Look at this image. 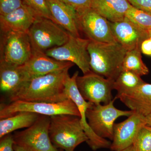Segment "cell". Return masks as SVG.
Returning <instances> with one entry per match:
<instances>
[{
    "label": "cell",
    "instance_id": "1",
    "mask_svg": "<svg viewBox=\"0 0 151 151\" xmlns=\"http://www.w3.org/2000/svg\"><path fill=\"white\" fill-rule=\"evenodd\" d=\"M70 68L30 79L8 97L9 102L21 100L58 103L68 100L69 98L65 91V84L70 76Z\"/></svg>",
    "mask_w": 151,
    "mask_h": 151
},
{
    "label": "cell",
    "instance_id": "2",
    "mask_svg": "<svg viewBox=\"0 0 151 151\" xmlns=\"http://www.w3.org/2000/svg\"><path fill=\"white\" fill-rule=\"evenodd\" d=\"M88 50L91 71L115 81L122 71L124 57L128 50L118 42L100 43L90 41Z\"/></svg>",
    "mask_w": 151,
    "mask_h": 151
},
{
    "label": "cell",
    "instance_id": "3",
    "mask_svg": "<svg viewBox=\"0 0 151 151\" xmlns=\"http://www.w3.org/2000/svg\"><path fill=\"white\" fill-rule=\"evenodd\" d=\"M49 134L53 145L64 151H74L77 146L88 141L80 117L69 114L50 117Z\"/></svg>",
    "mask_w": 151,
    "mask_h": 151
},
{
    "label": "cell",
    "instance_id": "4",
    "mask_svg": "<svg viewBox=\"0 0 151 151\" xmlns=\"http://www.w3.org/2000/svg\"><path fill=\"white\" fill-rule=\"evenodd\" d=\"M27 33L32 51L44 52L64 44L70 36V33L56 23L41 17H38Z\"/></svg>",
    "mask_w": 151,
    "mask_h": 151
},
{
    "label": "cell",
    "instance_id": "5",
    "mask_svg": "<svg viewBox=\"0 0 151 151\" xmlns=\"http://www.w3.org/2000/svg\"><path fill=\"white\" fill-rule=\"evenodd\" d=\"M29 112L51 117L69 114L80 117L77 106L70 98L58 103L28 102L17 100L8 104H1L0 119H4L20 112Z\"/></svg>",
    "mask_w": 151,
    "mask_h": 151
},
{
    "label": "cell",
    "instance_id": "6",
    "mask_svg": "<svg viewBox=\"0 0 151 151\" xmlns=\"http://www.w3.org/2000/svg\"><path fill=\"white\" fill-rule=\"evenodd\" d=\"M113 99L107 104H92L86 110V118L90 128L96 134L113 140V128L116 119L122 116L128 117L134 111H123L115 107Z\"/></svg>",
    "mask_w": 151,
    "mask_h": 151
},
{
    "label": "cell",
    "instance_id": "7",
    "mask_svg": "<svg viewBox=\"0 0 151 151\" xmlns=\"http://www.w3.org/2000/svg\"><path fill=\"white\" fill-rule=\"evenodd\" d=\"M50 117L41 115L31 127L14 133V144L27 151H59L50 137Z\"/></svg>",
    "mask_w": 151,
    "mask_h": 151
},
{
    "label": "cell",
    "instance_id": "8",
    "mask_svg": "<svg viewBox=\"0 0 151 151\" xmlns=\"http://www.w3.org/2000/svg\"><path fill=\"white\" fill-rule=\"evenodd\" d=\"M89 40L70 34L68 40L61 46L45 52L47 56L56 60L70 62L76 64L83 74L91 71L90 56L88 50Z\"/></svg>",
    "mask_w": 151,
    "mask_h": 151
},
{
    "label": "cell",
    "instance_id": "9",
    "mask_svg": "<svg viewBox=\"0 0 151 151\" xmlns=\"http://www.w3.org/2000/svg\"><path fill=\"white\" fill-rule=\"evenodd\" d=\"M0 43V61L21 65L32 55V47L27 32H1Z\"/></svg>",
    "mask_w": 151,
    "mask_h": 151
},
{
    "label": "cell",
    "instance_id": "10",
    "mask_svg": "<svg viewBox=\"0 0 151 151\" xmlns=\"http://www.w3.org/2000/svg\"><path fill=\"white\" fill-rule=\"evenodd\" d=\"M114 82L92 71L78 75L76 79L77 88L84 100L96 104H107L113 100Z\"/></svg>",
    "mask_w": 151,
    "mask_h": 151
},
{
    "label": "cell",
    "instance_id": "11",
    "mask_svg": "<svg viewBox=\"0 0 151 151\" xmlns=\"http://www.w3.org/2000/svg\"><path fill=\"white\" fill-rule=\"evenodd\" d=\"M79 31L90 41L100 43L117 42L111 29V23L91 8L77 13Z\"/></svg>",
    "mask_w": 151,
    "mask_h": 151
},
{
    "label": "cell",
    "instance_id": "12",
    "mask_svg": "<svg viewBox=\"0 0 151 151\" xmlns=\"http://www.w3.org/2000/svg\"><path fill=\"white\" fill-rule=\"evenodd\" d=\"M78 75V71H76L72 76H69L68 77L65 84V91L68 96L73 100L78 108L81 124L88 138L87 144L94 151L100 149L110 148L111 142L97 136L88 124L86 118V110L93 103L84 100L78 91L76 83V77Z\"/></svg>",
    "mask_w": 151,
    "mask_h": 151
},
{
    "label": "cell",
    "instance_id": "13",
    "mask_svg": "<svg viewBox=\"0 0 151 151\" xmlns=\"http://www.w3.org/2000/svg\"><path fill=\"white\" fill-rule=\"evenodd\" d=\"M74 65L71 62L56 60L45 52L32 51L27 62L19 66L28 81L35 77L70 68Z\"/></svg>",
    "mask_w": 151,
    "mask_h": 151
},
{
    "label": "cell",
    "instance_id": "14",
    "mask_svg": "<svg viewBox=\"0 0 151 151\" xmlns=\"http://www.w3.org/2000/svg\"><path fill=\"white\" fill-rule=\"evenodd\" d=\"M145 125V117L135 112L125 121L115 124L110 149L121 151L132 145L139 131Z\"/></svg>",
    "mask_w": 151,
    "mask_h": 151
},
{
    "label": "cell",
    "instance_id": "15",
    "mask_svg": "<svg viewBox=\"0 0 151 151\" xmlns=\"http://www.w3.org/2000/svg\"><path fill=\"white\" fill-rule=\"evenodd\" d=\"M110 23L116 41L127 50L141 47L143 42L150 37L148 32L135 24L127 17L122 21Z\"/></svg>",
    "mask_w": 151,
    "mask_h": 151
},
{
    "label": "cell",
    "instance_id": "16",
    "mask_svg": "<svg viewBox=\"0 0 151 151\" xmlns=\"http://www.w3.org/2000/svg\"><path fill=\"white\" fill-rule=\"evenodd\" d=\"M38 16L32 9L24 3L20 7L10 13L0 15L1 32H28Z\"/></svg>",
    "mask_w": 151,
    "mask_h": 151
},
{
    "label": "cell",
    "instance_id": "17",
    "mask_svg": "<svg viewBox=\"0 0 151 151\" xmlns=\"http://www.w3.org/2000/svg\"><path fill=\"white\" fill-rule=\"evenodd\" d=\"M54 22L70 34L80 37L77 25V14L73 8L61 0H46Z\"/></svg>",
    "mask_w": 151,
    "mask_h": 151
},
{
    "label": "cell",
    "instance_id": "18",
    "mask_svg": "<svg viewBox=\"0 0 151 151\" xmlns=\"http://www.w3.org/2000/svg\"><path fill=\"white\" fill-rule=\"evenodd\" d=\"M115 99H120L130 110L146 117L151 113V84L145 82L132 92Z\"/></svg>",
    "mask_w": 151,
    "mask_h": 151
},
{
    "label": "cell",
    "instance_id": "19",
    "mask_svg": "<svg viewBox=\"0 0 151 151\" xmlns=\"http://www.w3.org/2000/svg\"><path fill=\"white\" fill-rule=\"evenodd\" d=\"M19 65L0 61V89L9 97L27 82Z\"/></svg>",
    "mask_w": 151,
    "mask_h": 151
},
{
    "label": "cell",
    "instance_id": "20",
    "mask_svg": "<svg viewBox=\"0 0 151 151\" xmlns=\"http://www.w3.org/2000/svg\"><path fill=\"white\" fill-rule=\"evenodd\" d=\"M132 6L128 0H91V8L111 22L124 20Z\"/></svg>",
    "mask_w": 151,
    "mask_h": 151
},
{
    "label": "cell",
    "instance_id": "21",
    "mask_svg": "<svg viewBox=\"0 0 151 151\" xmlns=\"http://www.w3.org/2000/svg\"><path fill=\"white\" fill-rule=\"evenodd\" d=\"M41 115L29 112H20L0 120V138L12 132L23 128H29Z\"/></svg>",
    "mask_w": 151,
    "mask_h": 151
},
{
    "label": "cell",
    "instance_id": "22",
    "mask_svg": "<svg viewBox=\"0 0 151 151\" xmlns=\"http://www.w3.org/2000/svg\"><path fill=\"white\" fill-rule=\"evenodd\" d=\"M141 77L130 71L122 70L114 81L113 88L117 91L115 98L132 92L145 83Z\"/></svg>",
    "mask_w": 151,
    "mask_h": 151
},
{
    "label": "cell",
    "instance_id": "23",
    "mask_svg": "<svg viewBox=\"0 0 151 151\" xmlns=\"http://www.w3.org/2000/svg\"><path fill=\"white\" fill-rule=\"evenodd\" d=\"M141 47L128 50L124 57L122 70L130 71L142 76L147 75L149 69L142 60Z\"/></svg>",
    "mask_w": 151,
    "mask_h": 151
},
{
    "label": "cell",
    "instance_id": "24",
    "mask_svg": "<svg viewBox=\"0 0 151 151\" xmlns=\"http://www.w3.org/2000/svg\"><path fill=\"white\" fill-rule=\"evenodd\" d=\"M126 17L145 30H151V15L132 6L127 11Z\"/></svg>",
    "mask_w": 151,
    "mask_h": 151
},
{
    "label": "cell",
    "instance_id": "25",
    "mask_svg": "<svg viewBox=\"0 0 151 151\" xmlns=\"http://www.w3.org/2000/svg\"><path fill=\"white\" fill-rule=\"evenodd\" d=\"M133 145L137 151H151V127L145 125L142 127Z\"/></svg>",
    "mask_w": 151,
    "mask_h": 151
},
{
    "label": "cell",
    "instance_id": "26",
    "mask_svg": "<svg viewBox=\"0 0 151 151\" xmlns=\"http://www.w3.org/2000/svg\"><path fill=\"white\" fill-rule=\"evenodd\" d=\"M23 1L24 3L35 12L38 16L41 17L46 18L54 22V19L52 16L49 9L46 0H23Z\"/></svg>",
    "mask_w": 151,
    "mask_h": 151
},
{
    "label": "cell",
    "instance_id": "27",
    "mask_svg": "<svg viewBox=\"0 0 151 151\" xmlns=\"http://www.w3.org/2000/svg\"><path fill=\"white\" fill-rule=\"evenodd\" d=\"M23 0H0V15H4L20 7Z\"/></svg>",
    "mask_w": 151,
    "mask_h": 151
},
{
    "label": "cell",
    "instance_id": "28",
    "mask_svg": "<svg viewBox=\"0 0 151 151\" xmlns=\"http://www.w3.org/2000/svg\"><path fill=\"white\" fill-rule=\"evenodd\" d=\"M65 4L76 11L77 13L91 8V0H61Z\"/></svg>",
    "mask_w": 151,
    "mask_h": 151
},
{
    "label": "cell",
    "instance_id": "29",
    "mask_svg": "<svg viewBox=\"0 0 151 151\" xmlns=\"http://www.w3.org/2000/svg\"><path fill=\"white\" fill-rule=\"evenodd\" d=\"M0 151H14L13 134H8L1 138Z\"/></svg>",
    "mask_w": 151,
    "mask_h": 151
},
{
    "label": "cell",
    "instance_id": "30",
    "mask_svg": "<svg viewBox=\"0 0 151 151\" xmlns=\"http://www.w3.org/2000/svg\"><path fill=\"white\" fill-rule=\"evenodd\" d=\"M133 6L151 15V0H128Z\"/></svg>",
    "mask_w": 151,
    "mask_h": 151
},
{
    "label": "cell",
    "instance_id": "31",
    "mask_svg": "<svg viewBox=\"0 0 151 151\" xmlns=\"http://www.w3.org/2000/svg\"><path fill=\"white\" fill-rule=\"evenodd\" d=\"M141 50L143 54L151 56V37L143 42L141 45Z\"/></svg>",
    "mask_w": 151,
    "mask_h": 151
},
{
    "label": "cell",
    "instance_id": "32",
    "mask_svg": "<svg viewBox=\"0 0 151 151\" xmlns=\"http://www.w3.org/2000/svg\"><path fill=\"white\" fill-rule=\"evenodd\" d=\"M146 125L151 127V113L145 117Z\"/></svg>",
    "mask_w": 151,
    "mask_h": 151
},
{
    "label": "cell",
    "instance_id": "33",
    "mask_svg": "<svg viewBox=\"0 0 151 151\" xmlns=\"http://www.w3.org/2000/svg\"><path fill=\"white\" fill-rule=\"evenodd\" d=\"M14 151H27L21 147H19L14 144Z\"/></svg>",
    "mask_w": 151,
    "mask_h": 151
},
{
    "label": "cell",
    "instance_id": "34",
    "mask_svg": "<svg viewBox=\"0 0 151 151\" xmlns=\"http://www.w3.org/2000/svg\"><path fill=\"white\" fill-rule=\"evenodd\" d=\"M121 151H136V149H135L134 147L132 145L130 146L129 147L127 148L124 149V150H122Z\"/></svg>",
    "mask_w": 151,
    "mask_h": 151
},
{
    "label": "cell",
    "instance_id": "35",
    "mask_svg": "<svg viewBox=\"0 0 151 151\" xmlns=\"http://www.w3.org/2000/svg\"><path fill=\"white\" fill-rule=\"evenodd\" d=\"M148 33L149 35H150V37H151V30H150V31H149Z\"/></svg>",
    "mask_w": 151,
    "mask_h": 151
},
{
    "label": "cell",
    "instance_id": "36",
    "mask_svg": "<svg viewBox=\"0 0 151 151\" xmlns=\"http://www.w3.org/2000/svg\"><path fill=\"white\" fill-rule=\"evenodd\" d=\"M59 151H63V150H59Z\"/></svg>",
    "mask_w": 151,
    "mask_h": 151
}]
</instances>
